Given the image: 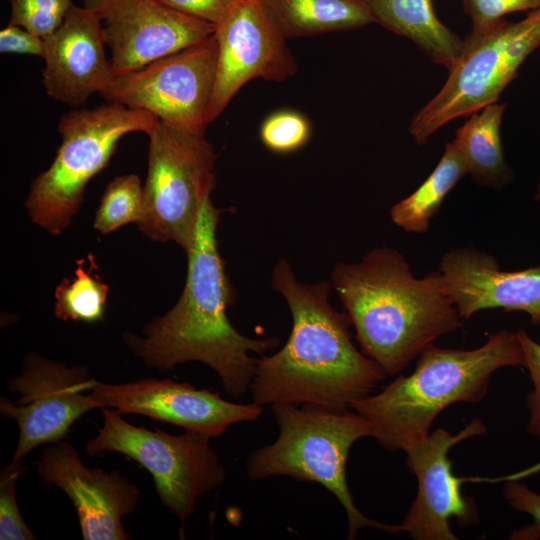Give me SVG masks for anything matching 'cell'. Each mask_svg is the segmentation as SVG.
I'll return each mask as SVG.
<instances>
[{
	"instance_id": "6da1fadb",
	"label": "cell",
	"mask_w": 540,
	"mask_h": 540,
	"mask_svg": "<svg viewBox=\"0 0 540 540\" xmlns=\"http://www.w3.org/2000/svg\"><path fill=\"white\" fill-rule=\"evenodd\" d=\"M271 282L288 304L292 329L280 350L256 359L252 402L345 410L372 394L387 375L354 345L348 314L329 301L331 282H299L285 258L275 264Z\"/></svg>"
},
{
	"instance_id": "7a4b0ae2",
	"label": "cell",
	"mask_w": 540,
	"mask_h": 540,
	"mask_svg": "<svg viewBox=\"0 0 540 540\" xmlns=\"http://www.w3.org/2000/svg\"><path fill=\"white\" fill-rule=\"evenodd\" d=\"M211 197V196H210ZM208 197L200 210L189 251L187 276L177 303L154 318L144 336L123 335L131 351L148 368L169 371L178 364L199 361L212 368L233 399L250 391L256 359L280 344L272 336L253 339L239 333L226 314L235 292L217 247V226L224 210Z\"/></svg>"
},
{
	"instance_id": "3957f363",
	"label": "cell",
	"mask_w": 540,
	"mask_h": 540,
	"mask_svg": "<svg viewBox=\"0 0 540 540\" xmlns=\"http://www.w3.org/2000/svg\"><path fill=\"white\" fill-rule=\"evenodd\" d=\"M331 285L362 353L386 375L402 372L437 338L464 324L439 271L415 277L393 247H375L358 262L336 264Z\"/></svg>"
},
{
	"instance_id": "277c9868",
	"label": "cell",
	"mask_w": 540,
	"mask_h": 540,
	"mask_svg": "<svg viewBox=\"0 0 540 540\" xmlns=\"http://www.w3.org/2000/svg\"><path fill=\"white\" fill-rule=\"evenodd\" d=\"M504 367H525L516 332L499 330L472 350L428 346L409 375L350 404L371 426V437L389 451H405L430 433L448 406L477 403L488 393L492 374Z\"/></svg>"
},
{
	"instance_id": "5b68a950",
	"label": "cell",
	"mask_w": 540,
	"mask_h": 540,
	"mask_svg": "<svg viewBox=\"0 0 540 540\" xmlns=\"http://www.w3.org/2000/svg\"><path fill=\"white\" fill-rule=\"evenodd\" d=\"M272 414L279 428L277 439L248 457L250 480L287 476L315 482L332 493L348 518V539L364 528L399 533L398 524L366 517L355 505L346 478V463L353 444L371 435L370 423L355 411L313 405L274 404Z\"/></svg>"
},
{
	"instance_id": "8992f818",
	"label": "cell",
	"mask_w": 540,
	"mask_h": 540,
	"mask_svg": "<svg viewBox=\"0 0 540 540\" xmlns=\"http://www.w3.org/2000/svg\"><path fill=\"white\" fill-rule=\"evenodd\" d=\"M158 121L146 111L112 102L62 115L61 145L26 199L31 221L52 235L63 232L79 210L88 182L108 165L120 139L133 132L147 134Z\"/></svg>"
},
{
	"instance_id": "52a82bcc",
	"label": "cell",
	"mask_w": 540,
	"mask_h": 540,
	"mask_svg": "<svg viewBox=\"0 0 540 540\" xmlns=\"http://www.w3.org/2000/svg\"><path fill=\"white\" fill-rule=\"evenodd\" d=\"M148 170L137 225L149 239L192 247L200 210L215 188L217 154L205 133L161 121L147 133Z\"/></svg>"
},
{
	"instance_id": "ba28073f",
	"label": "cell",
	"mask_w": 540,
	"mask_h": 540,
	"mask_svg": "<svg viewBox=\"0 0 540 540\" xmlns=\"http://www.w3.org/2000/svg\"><path fill=\"white\" fill-rule=\"evenodd\" d=\"M540 47V7L519 22L501 19L469 34L441 90L414 116L409 132L419 145L451 120L495 103L524 60Z\"/></svg>"
},
{
	"instance_id": "9c48e42d",
	"label": "cell",
	"mask_w": 540,
	"mask_h": 540,
	"mask_svg": "<svg viewBox=\"0 0 540 540\" xmlns=\"http://www.w3.org/2000/svg\"><path fill=\"white\" fill-rule=\"evenodd\" d=\"M101 411L103 425L87 442V453L116 452L139 463L152 475L162 504L181 521L194 514L200 497L223 483L226 472L210 437L149 430L125 421L117 410Z\"/></svg>"
},
{
	"instance_id": "30bf717a",
	"label": "cell",
	"mask_w": 540,
	"mask_h": 540,
	"mask_svg": "<svg viewBox=\"0 0 540 540\" xmlns=\"http://www.w3.org/2000/svg\"><path fill=\"white\" fill-rule=\"evenodd\" d=\"M217 58L213 34L198 44L115 76L101 95L108 102L146 111L169 126L205 133Z\"/></svg>"
},
{
	"instance_id": "8fae6325",
	"label": "cell",
	"mask_w": 540,
	"mask_h": 540,
	"mask_svg": "<svg viewBox=\"0 0 540 540\" xmlns=\"http://www.w3.org/2000/svg\"><path fill=\"white\" fill-rule=\"evenodd\" d=\"M96 382L86 367H69L36 352L27 353L22 372L7 382V388L20 397L14 402L0 398V414L14 419L19 427L11 461L23 463L38 446L65 440L83 414L101 409L90 392L85 393Z\"/></svg>"
},
{
	"instance_id": "7c38bea8",
	"label": "cell",
	"mask_w": 540,
	"mask_h": 540,
	"mask_svg": "<svg viewBox=\"0 0 540 540\" xmlns=\"http://www.w3.org/2000/svg\"><path fill=\"white\" fill-rule=\"evenodd\" d=\"M486 431L482 420L473 418L455 435L438 428L404 451L406 465L417 478L418 491L398 524L399 533L405 532L414 540H457L450 526L451 518H455L460 528L479 524L477 504L462 493V485L483 479L457 477L449 451L456 444Z\"/></svg>"
},
{
	"instance_id": "4fadbf2b",
	"label": "cell",
	"mask_w": 540,
	"mask_h": 540,
	"mask_svg": "<svg viewBox=\"0 0 540 540\" xmlns=\"http://www.w3.org/2000/svg\"><path fill=\"white\" fill-rule=\"evenodd\" d=\"M218 58L214 88L206 114L215 121L251 80L282 82L298 66L263 0H238L216 25Z\"/></svg>"
},
{
	"instance_id": "5bb4252c",
	"label": "cell",
	"mask_w": 540,
	"mask_h": 540,
	"mask_svg": "<svg viewBox=\"0 0 540 540\" xmlns=\"http://www.w3.org/2000/svg\"><path fill=\"white\" fill-rule=\"evenodd\" d=\"M102 25L114 76L211 37L212 23L171 8L160 0H82Z\"/></svg>"
},
{
	"instance_id": "9a60e30c",
	"label": "cell",
	"mask_w": 540,
	"mask_h": 540,
	"mask_svg": "<svg viewBox=\"0 0 540 540\" xmlns=\"http://www.w3.org/2000/svg\"><path fill=\"white\" fill-rule=\"evenodd\" d=\"M89 394L101 409L140 414L210 438L223 435L231 425L254 421L263 413V406L253 402H231L218 392L171 379L145 378L119 384L97 381Z\"/></svg>"
},
{
	"instance_id": "2e32d148",
	"label": "cell",
	"mask_w": 540,
	"mask_h": 540,
	"mask_svg": "<svg viewBox=\"0 0 540 540\" xmlns=\"http://www.w3.org/2000/svg\"><path fill=\"white\" fill-rule=\"evenodd\" d=\"M37 472L68 495L84 540L132 539L122 519L135 511L140 493L118 470L87 467L76 448L62 440L42 452Z\"/></svg>"
},
{
	"instance_id": "e0dca14e",
	"label": "cell",
	"mask_w": 540,
	"mask_h": 540,
	"mask_svg": "<svg viewBox=\"0 0 540 540\" xmlns=\"http://www.w3.org/2000/svg\"><path fill=\"white\" fill-rule=\"evenodd\" d=\"M442 288L466 321L485 309L521 311L540 327V264L501 270L498 261L473 247H453L439 265Z\"/></svg>"
},
{
	"instance_id": "ac0fdd59",
	"label": "cell",
	"mask_w": 540,
	"mask_h": 540,
	"mask_svg": "<svg viewBox=\"0 0 540 540\" xmlns=\"http://www.w3.org/2000/svg\"><path fill=\"white\" fill-rule=\"evenodd\" d=\"M44 43L43 86L55 101L79 107L113 81L101 21L87 7L73 5Z\"/></svg>"
},
{
	"instance_id": "d6986e66",
	"label": "cell",
	"mask_w": 540,
	"mask_h": 540,
	"mask_svg": "<svg viewBox=\"0 0 540 540\" xmlns=\"http://www.w3.org/2000/svg\"><path fill=\"white\" fill-rule=\"evenodd\" d=\"M372 22L413 41L448 71L457 62L463 40L436 16L432 0H362Z\"/></svg>"
},
{
	"instance_id": "ffe728a7",
	"label": "cell",
	"mask_w": 540,
	"mask_h": 540,
	"mask_svg": "<svg viewBox=\"0 0 540 540\" xmlns=\"http://www.w3.org/2000/svg\"><path fill=\"white\" fill-rule=\"evenodd\" d=\"M505 107V103H493L472 113L452 141L466 162L468 174L480 186L502 189L514 178L500 139Z\"/></svg>"
},
{
	"instance_id": "44dd1931",
	"label": "cell",
	"mask_w": 540,
	"mask_h": 540,
	"mask_svg": "<svg viewBox=\"0 0 540 540\" xmlns=\"http://www.w3.org/2000/svg\"><path fill=\"white\" fill-rule=\"evenodd\" d=\"M288 39L356 29L372 22L362 0H263Z\"/></svg>"
},
{
	"instance_id": "7402d4cb",
	"label": "cell",
	"mask_w": 540,
	"mask_h": 540,
	"mask_svg": "<svg viewBox=\"0 0 540 540\" xmlns=\"http://www.w3.org/2000/svg\"><path fill=\"white\" fill-rule=\"evenodd\" d=\"M467 174L462 154L453 142L447 143L439 163L426 180L391 207L392 222L410 233L427 232L445 197Z\"/></svg>"
},
{
	"instance_id": "603a6c76",
	"label": "cell",
	"mask_w": 540,
	"mask_h": 540,
	"mask_svg": "<svg viewBox=\"0 0 540 540\" xmlns=\"http://www.w3.org/2000/svg\"><path fill=\"white\" fill-rule=\"evenodd\" d=\"M88 258L89 269L84 259L77 260L74 276L63 279L55 290L54 315L60 320L95 323L104 318L109 286L93 274L94 255Z\"/></svg>"
},
{
	"instance_id": "cb8c5ba5",
	"label": "cell",
	"mask_w": 540,
	"mask_h": 540,
	"mask_svg": "<svg viewBox=\"0 0 540 540\" xmlns=\"http://www.w3.org/2000/svg\"><path fill=\"white\" fill-rule=\"evenodd\" d=\"M143 207V186L136 174L115 177L107 185L94 219V228L109 234L123 225L138 223Z\"/></svg>"
},
{
	"instance_id": "d4e9b609",
	"label": "cell",
	"mask_w": 540,
	"mask_h": 540,
	"mask_svg": "<svg viewBox=\"0 0 540 540\" xmlns=\"http://www.w3.org/2000/svg\"><path fill=\"white\" fill-rule=\"evenodd\" d=\"M311 137L308 119L294 110H279L261 124L260 139L272 152L287 154L299 150Z\"/></svg>"
},
{
	"instance_id": "484cf974",
	"label": "cell",
	"mask_w": 540,
	"mask_h": 540,
	"mask_svg": "<svg viewBox=\"0 0 540 540\" xmlns=\"http://www.w3.org/2000/svg\"><path fill=\"white\" fill-rule=\"evenodd\" d=\"M10 5L9 24L21 26L42 38L63 22L72 0H6Z\"/></svg>"
},
{
	"instance_id": "4316f807",
	"label": "cell",
	"mask_w": 540,
	"mask_h": 540,
	"mask_svg": "<svg viewBox=\"0 0 540 540\" xmlns=\"http://www.w3.org/2000/svg\"><path fill=\"white\" fill-rule=\"evenodd\" d=\"M25 466L11 461L0 472V539L35 540L37 537L24 521L16 499V484Z\"/></svg>"
},
{
	"instance_id": "83f0119b",
	"label": "cell",
	"mask_w": 540,
	"mask_h": 540,
	"mask_svg": "<svg viewBox=\"0 0 540 540\" xmlns=\"http://www.w3.org/2000/svg\"><path fill=\"white\" fill-rule=\"evenodd\" d=\"M465 13L472 22L471 34H480L503 16L540 7V0H462Z\"/></svg>"
},
{
	"instance_id": "f1b7e54d",
	"label": "cell",
	"mask_w": 540,
	"mask_h": 540,
	"mask_svg": "<svg viewBox=\"0 0 540 540\" xmlns=\"http://www.w3.org/2000/svg\"><path fill=\"white\" fill-rule=\"evenodd\" d=\"M516 335L524 354L525 368L529 371L533 383V389L526 398V406L530 414L527 431L540 438V343L531 338L523 329H519Z\"/></svg>"
},
{
	"instance_id": "f546056e",
	"label": "cell",
	"mask_w": 540,
	"mask_h": 540,
	"mask_svg": "<svg viewBox=\"0 0 540 540\" xmlns=\"http://www.w3.org/2000/svg\"><path fill=\"white\" fill-rule=\"evenodd\" d=\"M0 52L44 57V38L27 29L9 24L0 31Z\"/></svg>"
},
{
	"instance_id": "4dcf8cb0",
	"label": "cell",
	"mask_w": 540,
	"mask_h": 540,
	"mask_svg": "<svg viewBox=\"0 0 540 540\" xmlns=\"http://www.w3.org/2000/svg\"><path fill=\"white\" fill-rule=\"evenodd\" d=\"M171 8L214 24L225 17L238 0H160Z\"/></svg>"
},
{
	"instance_id": "1f68e13d",
	"label": "cell",
	"mask_w": 540,
	"mask_h": 540,
	"mask_svg": "<svg viewBox=\"0 0 540 540\" xmlns=\"http://www.w3.org/2000/svg\"><path fill=\"white\" fill-rule=\"evenodd\" d=\"M516 480H509L504 485L505 500L513 509L531 515L535 523L540 526V494Z\"/></svg>"
},
{
	"instance_id": "d6a6232c",
	"label": "cell",
	"mask_w": 540,
	"mask_h": 540,
	"mask_svg": "<svg viewBox=\"0 0 540 540\" xmlns=\"http://www.w3.org/2000/svg\"><path fill=\"white\" fill-rule=\"evenodd\" d=\"M534 200L537 201V202H540V177L538 179V183H537V186H536Z\"/></svg>"
}]
</instances>
